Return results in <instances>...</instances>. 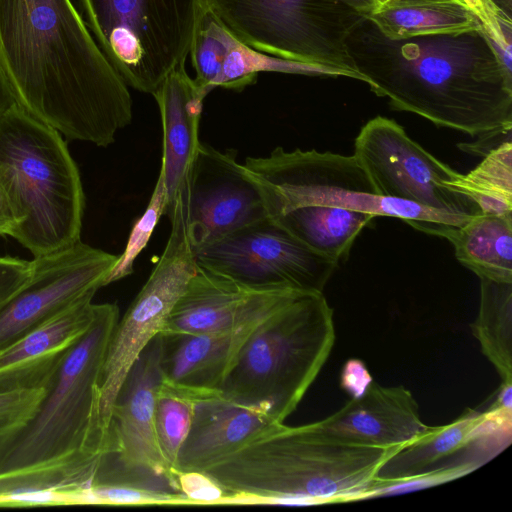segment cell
<instances>
[{"mask_svg":"<svg viewBox=\"0 0 512 512\" xmlns=\"http://www.w3.org/2000/svg\"><path fill=\"white\" fill-rule=\"evenodd\" d=\"M456 259L479 278L512 283V214L480 213L443 236Z\"/></svg>","mask_w":512,"mask_h":512,"instance_id":"cell-25","label":"cell"},{"mask_svg":"<svg viewBox=\"0 0 512 512\" xmlns=\"http://www.w3.org/2000/svg\"><path fill=\"white\" fill-rule=\"evenodd\" d=\"M354 148L353 155L380 196L411 202L462 222L481 213L470 198L446 186L459 172L412 140L396 121L372 118L361 128Z\"/></svg>","mask_w":512,"mask_h":512,"instance_id":"cell-12","label":"cell"},{"mask_svg":"<svg viewBox=\"0 0 512 512\" xmlns=\"http://www.w3.org/2000/svg\"><path fill=\"white\" fill-rule=\"evenodd\" d=\"M335 337L323 292L304 290L258 324L218 390L284 423L328 360Z\"/></svg>","mask_w":512,"mask_h":512,"instance_id":"cell-6","label":"cell"},{"mask_svg":"<svg viewBox=\"0 0 512 512\" xmlns=\"http://www.w3.org/2000/svg\"><path fill=\"white\" fill-rule=\"evenodd\" d=\"M208 93L187 74L185 63H180L152 94L162 122L163 154L159 173L167 192L166 213L181 190L200 145L199 121Z\"/></svg>","mask_w":512,"mask_h":512,"instance_id":"cell-22","label":"cell"},{"mask_svg":"<svg viewBox=\"0 0 512 512\" xmlns=\"http://www.w3.org/2000/svg\"><path fill=\"white\" fill-rule=\"evenodd\" d=\"M83 19L126 84L153 94L185 63L206 0H79Z\"/></svg>","mask_w":512,"mask_h":512,"instance_id":"cell-8","label":"cell"},{"mask_svg":"<svg viewBox=\"0 0 512 512\" xmlns=\"http://www.w3.org/2000/svg\"><path fill=\"white\" fill-rule=\"evenodd\" d=\"M105 454L76 451L0 473V508L90 505Z\"/></svg>","mask_w":512,"mask_h":512,"instance_id":"cell-21","label":"cell"},{"mask_svg":"<svg viewBox=\"0 0 512 512\" xmlns=\"http://www.w3.org/2000/svg\"><path fill=\"white\" fill-rule=\"evenodd\" d=\"M175 199L193 247L268 216L261 191L236 160V151L221 152L201 142Z\"/></svg>","mask_w":512,"mask_h":512,"instance_id":"cell-14","label":"cell"},{"mask_svg":"<svg viewBox=\"0 0 512 512\" xmlns=\"http://www.w3.org/2000/svg\"><path fill=\"white\" fill-rule=\"evenodd\" d=\"M483 418L484 411L467 408L448 424L428 426L383 463L377 478L385 481L409 478L431 470L434 464L464 451L486 463L476 445L482 435Z\"/></svg>","mask_w":512,"mask_h":512,"instance_id":"cell-24","label":"cell"},{"mask_svg":"<svg viewBox=\"0 0 512 512\" xmlns=\"http://www.w3.org/2000/svg\"><path fill=\"white\" fill-rule=\"evenodd\" d=\"M31 272V261L0 256V311L27 284Z\"/></svg>","mask_w":512,"mask_h":512,"instance_id":"cell-35","label":"cell"},{"mask_svg":"<svg viewBox=\"0 0 512 512\" xmlns=\"http://www.w3.org/2000/svg\"><path fill=\"white\" fill-rule=\"evenodd\" d=\"M462 1L479 21L482 31L498 51L504 65L511 70V17L492 0Z\"/></svg>","mask_w":512,"mask_h":512,"instance_id":"cell-34","label":"cell"},{"mask_svg":"<svg viewBox=\"0 0 512 512\" xmlns=\"http://www.w3.org/2000/svg\"><path fill=\"white\" fill-rule=\"evenodd\" d=\"M189 54L196 72L194 80L208 92L216 87L241 90L253 84L261 72L343 76L365 82L358 72L257 51L232 34L207 4L199 14Z\"/></svg>","mask_w":512,"mask_h":512,"instance_id":"cell-17","label":"cell"},{"mask_svg":"<svg viewBox=\"0 0 512 512\" xmlns=\"http://www.w3.org/2000/svg\"><path fill=\"white\" fill-rule=\"evenodd\" d=\"M398 450L347 442L315 422L277 424L203 473L220 505H322L368 499L383 463Z\"/></svg>","mask_w":512,"mask_h":512,"instance_id":"cell-4","label":"cell"},{"mask_svg":"<svg viewBox=\"0 0 512 512\" xmlns=\"http://www.w3.org/2000/svg\"><path fill=\"white\" fill-rule=\"evenodd\" d=\"M388 1L389 0H372L373 7H372L371 12L378 9L379 7H381L383 4H385Z\"/></svg>","mask_w":512,"mask_h":512,"instance_id":"cell-40","label":"cell"},{"mask_svg":"<svg viewBox=\"0 0 512 512\" xmlns=\"http://www.w3.org/2000/svg\"><path fill=\"white\" fill-rule=\"evenodd\" d=\"M302 291L253 288L198 265L161 333L204 334L234 330L264 320Z\"/></svg>","mask_w":512,"mask_h":512,"instance_id":"cell-16","label":"cell"},{"mask_svg":"<svg viewBox=\"0 0 512 512\" xmlns=\"http://www.w3.org/2000/svg\"><path fill=\"white\" fill-rule=\"evenodd\" d=\"M365 18L391 40L481 29L462 0H389Z\"/></svg>","mask_w":512,"mask_h":512,"instance_id":"cell-26","label":"cell"},{"mask_svg":"<svg viewBox=\"0 0 512 512\" xmlns=\"http://www.w3.org/2000/svg\"><path fill=\"white\" fill-rule=\"evenodd\" d=\"M277 424L264 410L236 403L218 389L200 390L174 476L207 472Z\"/></svg>","mask_w":512,"mask_h":512,"instance_id":"cell-18","label":"cell"},{"mask_svg":"<svg viewBox=\"0 0 512 512\" xmlns=\"http://www.w3.org/2000/svg\"><path fill=\"white\" fill-rule=\"evenodd\" d=\"M496 5L511 17V0H496Z\"/></svg>","mask_w":512,"mask_h":512,"instance_id":"cell-39","label":"cell"},{"mask_svg":"<svg viewBox=\"0 0 512 512\" xmlns=\"http://www.w3.org/2000/svg\"><path fill=\"white\" fill-rule=\"evenodd\" d=\"M15 103L7 78L0 65V113Z\"/></svg>","mask_w":512,"mask_h":512,"instance_id":"cell-38","label":"cell"},{"mask_svg":"<svg viewBox=\"0 0 512 512\" xmlns=\"http://www.w3.org/2000/svg\"><path fill=\"white\" fill-rule=\"evenodd\" d=\"M480 279V305L471 329L502 382L512 383V283Z\"/></svg>","mask_w":512,"mask_h":512,"instance_id":"cell-27","label":"cell"},{"mask_svg":"<svg viewBox=\"0 0 512 512\" xmlns=\"http://www.w3.org/2000/svg\"><path fill=\"white\" fill-rule=\"evenodd\" d=\"M239 40L279 58L357 72L345 41L365 17L347 0H206Z\"/></svg>","mask_w":512,"mask_h":512,"instance_id":"cell-9","label":"cell"},{"mask_svg":"<svg viewBox=\"0 0 512 512\" xmlns=\"http://www.w3.org/2000/svg\"><path fill=\"white\" fill-rule=\"evenodd\" d=\"M446 186L470 198L481 213L512 214L511 135L489 149L473 170L459 172Z\"/></svg>","mask_w":512,"mask_h":512,"instance_id":"cell-28","label":"cell"},{"mask_svg":"<svg viewBox=\"0 0 512 512\" xmlns=\"http://www.w3.org/2000/svg\"><path fill=\"white\" fill-rule=\"evenodd\" d=\"M372 381L369 370L361 360L350 359L344 364L340 385L351 398L361 395Z\"/></svg>","mask_w":512,"mask_h":512,"instance_id":"cell-36","label":"cell"},{"mask_svg":"<svg viewBox=\"0 0 512 512\" xmlns=\"http://www.w3.org/2000/svg\"><path fill=\"white\" fill-rule=\"evenodd\" d=\"M194 253L199 266L260 289L323 292L338 266L269 216L194 247Z\"/></svg>","mask_w":512,"mask_h":512,"instance_id":"cell-11","label":"cell"},{"mask_svg":"<svg viewBox=\"0 0 512 512\" xmlns=\"http://www.w3.org/2000/svg\"><path fill=\"white\" fill-rule=\"evenodd\" d=\"M345 46L393 109L485 139L511 133L512 71L482 29L391 40L364 18Z\"/></svg>","mask_w":512,"mask_h":512,"instance_id":"cell-2","label":"cell"},{"mask_svg":"<svg viewBox=\"0 0 512 512\" xmlns=\"http://www.w3.org/2000/svg\"><path fill=\"white\" fill-rule=\"evenodd\" d=\"M118 259L81 240L34 257L27 284L0 311V350L103 286Z\"/></svg>","mask_w":512,"mask_h":512,"instance_id":"cell-15","label":"cell"},{"mask_svg":"<svg viewBox=\"0 0 512 512\" xmlns=\"http://www.w3.org/2000/svg\"><path fill=\"white\" fill-rule=\"evenodd\" d=\"M171 232L155 267L118 320L109 341L99 381V417L109 434L113 404L130 368L166 320L198 269L180 202L167 214Z\"/></svg>","mask_w":512,"mask_h":512,"instance_id":"cell-10","label":"cell"},{"mask_svg":"<svg viewBox=\"0 0 512 512\" xmlns=\"http://www.w3.org/2000/svg\"><path fill=\"white\" fill-rule=\"evenodd\" d=\"M479 466L481 465L475 461H459L454 464L438 466L405 479L385 481L377 478L369 498L401 494L439 485L460 478Z\"/></svg>","mask_w":512,"mask_h":512,"instance_id":"cell-33","label":"cell"},{"mask_svg":"<svg viewBox=\"0 0 512 512\" xmlns=\"http://www.w3.org/2000/svg\"><path fill=\"white\" fill-rule=\"evenodd\" d=\"M19 220L8 195L0 182V235L14 237Z\"/></svg>","mask_w":512,"mask_h":512,"instance_id":"cell-37","label":"cell"},{"mask_svg":"<svg viewBox=\"0 0 512 512\" xmlns=\"http://www.w3.org/2000/svg\"><path fill=\"white\" fill-rule=\"evenodd\" d=\"M262 321L214 333H160L164 379L193 389H219L245 341Z\"/></svg>","mask_w":512,"mask_h":512,"instance_id":"cell-23","label":"cell"},{"mask_svg":"<svg viewBox=\"0 0 512 512\" xmlns=\"http://www.w3.org/2000/svg\"><path fill=\"white\" fill-rule=\"evenodd\" d=\"M88 295L0 350V392L48 387L96 311Z\"/></svg>","mask_w":512,"mask_h":512,"instance_id":"cell-19","label":"cell"},{"mask_svg":"<svg viewBox=\"0 0 512 512\" xmlns=\"http://www.w3.org/2000/svg\"><path fill=\"white\" fill-rule=\"evenodd\" d=\"M162 380L159 333L130 368L113 404L100 481L181 492L156 437L155 403Z\"/></svg>","mask_w":512,"mask_h":512,"instance_id":"cell-13","label":"cell"},{"mask_svg":"<svg viewBox=\"0 0 512 512\" xmlns=\"http://www.w3.org/2000/svg\"><path fill=\"white\" fill-rule=\"evenodd\" d=\"M267 214L314 251L337 262L375 217L398 218L439 236L464 222L420 205L380 196L354 155L275 148L243 164Z\"/></svg>","mask_w":512,"mask_h":512,"instance_id":"cell-3","label":"cell"},{"mask_svg":"<svg viewBox=\"0 0 512 512\" xmlns=\"http://www.w3.org/2000/svg\"><path fill=\"white\" fill-rule=\"evenodd\" d=\"M315 424L347 442L395 450L412 442L428 427L407 388L373 381L361 395Z\"/></svg>","mask_w":512,"mask_h":512,"instance_id":"cell-20","label":"cell"},{"mask_svg":"<svg viewBox=\"0 0 512 512\" xmlns=\"http://www.w3.org/2000/svg\"><path fill=\"white\" fill-rule=\"evenodd\" d=\"M47 389L22 388L0 392V445L32 418Z\"/></svg>","mask_w":512,"mask_h":512,"instance_id":"cell-32","label":"cell"},{"mask_svg":"<svg viewBox=\"0 0 512 512\" xmlns=\"http://www.w3.org/2000/svg\"><path fill=\"white\" fill-rule=\"evenodd\" d=\"M119 320L113 303L96 304L94 319L70 350L32 418L0 445V473L76 451L108 454L99 417V381Z\"/></svg>","mask_w":512,"mask_h":512,"instance_id":"cell-7","label":"cell"},{"mask_svg":"<svg viewBox=\"0 0 512 512\" xmlns=\"http://www.w3.org/2000/svg\"><path fill=\"white\" fill-rule=\"evenodd\" d=\"M0 182L19 220L13 238L34 257L81 240L79 169L62 135L16 103L0 113Z\"/></svg>","mask_w":512,"mask_h":512,"instance_id":"cell-5","label":"cell"},{"mask_svg":"<svg viewBox=\"0 0 512 512\" xmlns=\"http://www.w3.org/2000/svg\"><path fill=\"white\" fill-rule=\"evenodd\" d=\"M90 505L150 506L192 505L181 493L147 488L126 483L95 482L90 492Z\"/></svg>","mask_w":512,"mask_h":512,"instance_id":"cell-31","label":"cell"},{"mask_svg":"<svg viewBox=\"0 0 512 512\" xmlns=\"http://www.w3.org/2000/svg\"><path fill=\"white\" fill-rule=\"evenodd\" d=\"M167 192L163 177L159 173L148 206L142 216L134 223L125 249L113 266L106 279V285L123 279L133 273L134 262L146 247L162 215L167 209Z\"/></svg>","mask_w":512,"mask_h":512,"instance_id":"cell-30","label":"cell"},{"mask_svg":"<svg viewBox=\"0 0 512 512\" xmlns=\"http://www.w3.org/2000/svg\"><path fill=\"white\" fill-rule=\"evenodd\" d=\"M0 65L15 103L69 140L107 147L132 120L128 85L71 0H0Z\"/></svg>","mask_w":512,"mask_h":512,"instance_id":"cell-1","label":"cell"},{"mask_svg":"<svg viewBox=\"0 0 512 512\" xmlns=\"http://www.w3.org/2000/svg\"><path fill=\"white\" fill-rule=\"evenodd\" d=\"M200 390L172 383L164 377L158 388L155 431L163 459L172 473L179 450L190 430Z\"/></svg>","mask_w":512,"mask_h":512,"instance_id":"cell-29","label":"cell"}]
</instances>
